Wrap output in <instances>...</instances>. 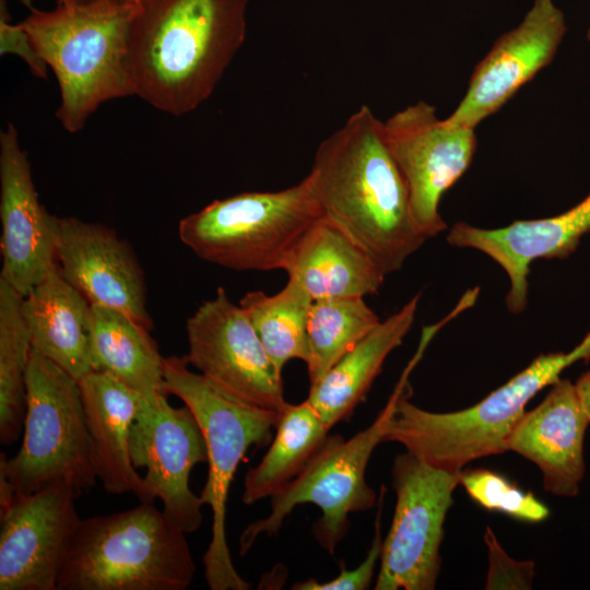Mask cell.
Listing matches in <instances>:
<instances>
[{
  "instance_id": "277c9868",
  "label": "cell",
  "mask_w": 590,
  "mask_h": 590,
  "mask_svg": "<svg viewBox=\"0 0 590 590\" xmlns=\"http://www.w3.org/2000/svg\"><path fill=\"white\" fill-rule=\"evenodd\" d=\"M186 534L152 503L81 519L57 590H185L196 574Z\"/></svg>"
},
{
  "instance_id": "e575fe53",
  "label": "cell",
  "mask_w": 590,
  "mask_h": 590,
  "mask_svg": "<svg viewBox=\"0 0 590 590\" xmlns=\"http://www.w3.org/2000/svg\"><path fill=\"white\" fill-rule=\"evenodd\" d=\"M587 39L590 42V26H589V30H588V33H587Z\"/></svg>"
},
{
  "instance_id": "f546056e",
  "label": "cell",
  "mask_w": 590,
  "mask_h": 590,
  "mask_svg": "<svg viewBox=\"0 0 590 590\" xmlns=\"http://www.w3.org/2000/svg\"><path fill=\"white\" fill-rule=\"evenodd\" d=\"M386 488L382 486L380 491V497L378 499V511L375 520V534L371 541L370 548L365 559L354 569H347L342 567L340 574L324 582H320L315 578H308L304 581L296 582L292 586L294 590H365L368 589L378 559H380L381 552V531L380 520L382 511V503Z\"/></svg>"
},
{
  "instance_id": "d6986e66",
  "label": "cell",
  "mask_w": 590,
  "mask_h": 590,
  "mask_svg": "<svg viewBox=\"0 0 590 590\" xmlns=\"http://www.w3.org/2000/svg\"><path fill=\"white\" fill-rule=\"evenodd\" d=\"M589 424L575 384L559 379L543 401L517 422L506 450L540 469L546 492L574 497L585 476L583 441Z\"/></svg>"
},
{
  "instance_id": "d4e9b609",
  "label": "cell",
  "mask_w": 590,
  "mask_h": 590,
  "mask_svg": "<svg viewBox=\"0 0 590 590\" xmlns=\"http://www.w3.org/2000/svg\"><path fill=\"white\" fill-rule=\"evenodd\" d=\"M274 427L267 453L246 473L241 496L246 505L271 498L296 477L329 433L307 399L298 404L287 402Z\"/></svg>"
},
{
  "instance_id": "cb8c5ba5",
  "label": "cell",
  "mask_w": 590,
  "mask_h": 590,
  "mask_svg": "<svg viewBox=\"0 0 590 590\" xmlns=\"http://www.w3.org/2000/svg\"><path fill=\"white\" fill-rule=\"evenodd\" d=\"M91 312L93 370L110 375L144 399L167 394L164 357L150 331L130 316L109 307L92 305Z\"/></svg>"
},
{
  "instance_id": "1f68e13d",
  "label": "cell",
  "mask_w": 590,
  "mask_h": 590,
  "mask_svg": "<svg viewBox=\"0 0 590 590\" xmlns=\"http://www.w3.org/2000/svg\"><path fill=\"white\" fill-rule=\"evenodd\" d=\"M485 541L488 546L491 559L486 588H503L506 570L507 576L515 575L524 588H530L531 580L533 579V563L516 562L510 558L500 547L489 528L486 529ZM509 578L511 583L514 580L511 577ZM512 585L511 587H514Z\"/></svg>"
},
{
  "instance_id": "836d02e7",
  "label": "cell",
  "mask_w": 590,
  "mask_h": 590,
  "mask_svg": "<svg viewBox=\"0 0 590 590\" xmlns=\"http://www.w3.org/2000/svg\"><path fill=\"white\" fill-rule=\"evenodd\" d=\"M139 0H58L57 3L59 4H69V5H83V4H92V3H108V4H116V5H125V4H134Z\"/></svg>"
},
{
  "instance_id": "7c38bea8",
  "label": "cell",
  "mask_w": 590,
  "mask_h": 590,
  "mask_svg": "<svg viewBox=\"0 0 590 590\" xmlns=\"http://www.w3.org/2000/svg\"><path fill=\"white\" fill-rule=\"evenodd\" d=\"M384 134L404 178L416 228L427 239L438 235L447 227L440 199L472 163L474 129L448 126L433 105L420 101L388 118Z\"/></svg>"
},
{
  "instance_id": "e0dca14e",
  "label": "cell",
  "mask_w": 590,
  "mask_h": 590,
  "mask_svg": "<svg viewBox=\"0 0 590 590\" xmlns=\"http://www.w3.org/2000/svg\"><path fill=\"white\" fill-rule=\"evenodd\" d=\"M54 215L40 203L14 126L0 134V279L23 297L56 260Z\"/></svg>"
},
{
  "instance_id": "8992f818",
  "label": "cell",
  "mask_w": 590,
  "mask_h": 590,
  "mask_svg": "<svg viewBox=\"0 0 590 590\" xmlns=\"http://www.w3.org/2000/svg\"><path fill=\"white\" fill-rule=\"evenodd\" d=\"M164 379L167 394L191 410L205 440L208 477L200 498L212 510L211 541L202 558L206 585L211 590H248L251 585L235 569L227 545V497L248 449L272 440L280 413L224 394L190 370L186 357H164Z\"/></svg>"
},
{
  "instance_id": "3957f363",
  "label": "cell",
  "mask_w": 590,
  "mask_h": 590,
  "mask_svg": "<svg viewBox=\"0 0 590 590\" xmlns=\"http://www.w3.org/2000/svg\"><path fill=\"white\" fill-rule=\"evenodd\" d=\"M138 2L31 8L21 22L52 70L61 103L56 116L69 132L81 130L107 101L130 96L129 36Z\"/></svg>"
},
{
  "instance_id": "5b68a950",
  "label": "cell",
  "mask_w": 590,
  "mask_h": 590,
  "mask_svg": "<svg viewBox=\"0 0 590 590\" xmlns=\"http://www.w3.org/2000/svg\"><path fill=\"white\" fill-rule=\"evenodd\" d=\"M590 359V337L569 352L538 356L528 367L476 404L455 412H430L399 397L384 442L396 441L435 468L460 472L476 459L499 455L529 401L578 361Z\"/></svg>"
},
{
  "instance_id": "30bf717a",
  "label": "cell",
  "mask_w": 590,
  "mask_h": 590,
  "mask_svg": "<svg viewBox=\"0 0 590 590\" xmlns=\"http://www.w3.org/2000/svg\"><path fill=\"white\" fill-rule=\"evenodd\" d=\"M460 472L435 468L406 451L396 457L393 519L381 544L376 590H433L440 571V545Z\"/></svg>"
},
{
  "instance_id": "603a6c76",
  "label": "cell",
  "mask_w": 590,
  "mask_h": 590,
  "mask_svg": "<svg viewBox=\"0 0 590 590\" xmlns=\"http://www.w3.org/2000/svg\"><path fill=\"white\" fill-rule=\"evenodd\" d=\"M420 297V294L415 295L400 310L380 321L320 380L310 385L307 400L317 411L327 430L347 418L365 400L386 358L401 345L410 331Z\"/></svg>"
},
{
  "instance_id": "ba28073f",
  "label": "cell",
  "mask_w": 590,
  "mask_h": 590,
  "mask_svg": "<svg viewBox=\"0 0 590 590\" xmlns=\"http://www.w3.org/2000/svg\"><path fill=\"white\" fill-rule=\"evenodd\" d=\"M422 351L418 349L385 408L368 427L349 439L328 435L303 471L271 497L269 516L243 531L240 555L246 554L260 535L278 533L293 509L307 503L321 510V517L311 527L314 538L328 553H334L349 531L350 514L368 510L376 504V493L366 482V468L375 448L384 442L397 401L408 388L409 375Z\"/></svg>"
},
{
  "instance_id": "4316f807",
  "label": "cell",
  "mask_w": 590,
  "mask_h": 590,
  "mask_svg": "<svg viewBox=\"0 0 590 590\" xmlns=\"http://www.w3.org/2000/svg\"><path fill=\"white\" fill-rule=\"evenodd\" d=\"M23 296L0 279V441L19 439L26 411V370L32 342Z\"/></svg>"
},
{
  "instance_id": "6da1fadb",
  "label": "cell",
  "mask_w": 590,
  "mask_h": 590,
  "mask_svg": "<svg viewBox=\"0 0 590 590\" xmlns=\"http://www.w3.org/2000/svg\"><path fill=\"white\" fill-rule=\"evenodd\" d=\"M305 179L321 217L359 246L386 275L400 270L427 240L413 221L384 121L368 106L319 144Z\"/></svg>"
},
{
  "instance_id": "484cf974",
  "label": "cell",
  "mask_w": 590,
  "mask_h": 590,
  "mask_svg": "<svg viewBox=\"0 0 590 590\" xmlns=\"http://www.w3.org/2000/svg\"><path fill=\"white\" fill-rule=\"evenodd\" d=\"M312 298L287 280L275 294L246 293L239 300L268 356L282 373L291 359L308 358V317Z\"/></svg>"
},
{
  "instance_id": "d6a6232c",
  "label": "cell",
  "mask_w": 590,
  "mask_h": 590,
  "mask_svg": "<svg viewBox=\"0 0 590 590\" xmlns=\"http://www.w3.org/2000/svg\"><path fill=\"white\" fill-rule=\"evenodd\" d=\"M581 402L590 417V370L582 374L575 384Z\"/></svg>"
},
{
  "instance_id": "5bb4252c",
  "label": "cell",
  "mask_w": 590,
  "mask_h": 590,
  "mask_svg": "<svg viewBox=\"0 0 590 590\" xmlns=\"http://www.w3.org/2000/svg\"><path fill=\"white\" fill-rule=\"evenodd\" d=\"M130 457L164 514L185 533L202 523L203 503L190 488L194 465L206 462V446L200 425L185 404L174 408L167 394L142 399L130 432Z\"/></svg>"
},
{
  "instance_id": "44dd1931",
  "label": "cell",
  "mask_w": 590,
  "mask_h": 590,
  "mask_svg": "<svg viewBox=\"0 0 590 590\" xmlns=\"http://www.w3.org/2000/svg\"><path fill=\"white\" fill-rule=\"evenodd\" d=\"M91 304L56 262L23 297L32 349L80 381L93 371Z\"/></svg>"
},
{
  "instance_id": "ac0fdd59",
  "label": "cell",
  "mask_w": 590,
  "mask_h": 590,
  "mask_svg": "<svg viewBox=\"0 0 590 590\" xmlns=\"http://www.w3.org/2000/svg\"><path fill=\"white\" fill-rule=\"evenodd\" d=\"M589 232L590 192L555 216L519 220L498 228L456 223L447 241L455 247L479 250L499 264L510 283L506 307L511 314H520L528 305L531 263L538 259H566Z\"/></svg>"
},
{
  "instance_id": "9c48e42d",
  "label": "cell",
  "mask_w": 590,
  "mask_h": 590,
  "mask_svg": "<svg viewBox=\"0 0 590 590\" xmlns=\"http://www.w3.org/2000/svg\"><path fill=\"white\" fill-rule=\"evenodd\" d=\"M0 475L20 493L61 483L78 497L97 480L80 384L33 349L26 370L23 441L14 457L1 453Z\"/></svg>"
},
{
  "instance_id": "9a60e30c",
  "label": "cell",
  "mask_w": 590,
  "mask_h": 590,
  "mask_svg": "<svg viewBox=\"0 0 590 590\" xmlns=\"http://www.w3.org/2000/svg\"><path fill=\"white\" fill-rule=\"evenodd\" d=\"M566 31L564 13L553 0H533L520 24L499 36L476 64L463 98L445 122L475 129L553 60Z\"/></svg>"
},
{
  "instance_id": "4fadbf2b",
  "label": "cell",
  "mask_w": 590,
  "mask_h": 590,
  "mask_svg": "<svg viewBox=\"0 0 590 590\" xmlns=\"http://www.w3.org/2000/svg\"><path fill=\"white\" fill-rule=\"evenodd\" d=\"M67 484L25 494L0 484V590H57L81 518Z\"/></svg>"
},
{
  "instance_id": "7402d4cb",
  "label": "cell",
  "mask_w": 590,
  "mask_h": 590,
  "mask_svg": "<svg viewBox=\"0 0 590 590\" xmlns=\"http://www.w3.org/2000/svg\"><path fill=\"white\" fill-rule=\"evenodd\" d=\"M287 280L312 300L366 297L378 293L386 274L337 226L318 219L293 249L284 268Z\"/></svg>"
},
{
  "instance_id": "2e32d148",
  "label": "cell",
  "mask_w": 590,
  "mask_h": 590,
  "mask_svg": "<svg viewBox=\"0 0 590 590\" xmlns=\"http://www.w3.org/2000/svg\"><path fill=\"white\" fill-rule=\"evenodd\" d=\"M56 260L64 278L90 302L119 310L149 331L146 284L131 246L103 224L54 217Z\"/></svg>"
},
{
  "instance_id": "8fae6325",
  "label": "cell",
  "mask_w": 590,
  "mask_h": 590,
  "mask_svg": "<svg viewBox=\"0 0 590 590\" xmlns=\"http://www.w3.org/2000/svg\"><path fill=\"white\" fill-rule=\"evenodd\" d=\"M185 356L213 387L238 401L281 413L287 404L282 373L248 316L223 287L187 319Z\"/></svg>"
},
{
  "instance_id": "ffe728a7",
  "label": "cell",
  "mask_w": 590,
  "mask_h": 590,
  "mask_svg": "<svg viewBox=\"0 0 590 590\" xmlns=\"http://www.w3.org/2000/svg\"><path fill=\"white\" fill-rule=\"evenodd\" d=\"M97 480L109 494L131 493L141 503L155 500L133 467L130 432L142 397L110 375L93 370L79 381Z\"/></svg>"
},
{
  "instance_id": "4dcf8cb0",
  "label": "cell",
  "mask_w": 590,
  "mask_h": 590,
  "mask_svg": "<svg viewBox=\"0 0 590 590\" xmlns=\"http://www.w3.org/2000/svg\"><path fill=\"white\" fill-rule=\"evenodd\" d=\"M0 7V55L14 54L26 62L34 75L46 78L48 66L35 49L28 33L21 22L10 23L3 0Z\"/></svg>"
},
{
  "instance_id": "83f0119b",
  "label": "cell",
  "mask_w": 590,
  "mask_h": 590,
  "mask_svg": "<svg viewBox=\"0 0 590 590\" xmlns=\"http://www.w3.org/2000/svg\"><path fill=\"white\" fill-rule=\"evenodd\" d=\"M380 323L364 297L312 300L308 317V358L310 385L326 373L365 335Z\"/></svg>"
},
{
  "instance_id": "7a4b0ae2",
  "label": "cell",
  "mask_w": 590,
  "mask_h": 590,
  "mask_svg": "<svg viewBox=\"0 0 590 590\" xmlns=\"http://www.w3.org/2000/svg\"><path fill=\"white\" fill-rule=\"evenodd\" d=\"M248 0H139L128 70L158 110L190 113L214 92L246 37Z\"/></svg>"
},
{
  "instance_id": "f1b7e54d",
  "label": "cell",
  "mask_w": 590,
  "mask_h": 590,
  "mask_svg": "<svg viewBox=\"0 0 590 590\" xmlns=\"http://www.w3.org/2000/svg\"><path fill=\"white\" fill-rule=\"evenodd\" d=\"M459 484L482 507L520 521L536 523L550 515L548 508L532 493L521 489L494 471L483 468L462 469Z\"/></svg>"
},
{
  "instance_id": "52a82bcc",
  "label": "cell",
  "mask_w": 590,
  "mask_h": 590,
  "mask_svg": "<svg viewBox=\"0 0 590 590\" xmlns=\"http://www.w3.org/2000/svg\"><path fill=\"white\" fill-rule=\"evenodd\" d=\"M305 177L278 191L215 200L187 215L178 235L199 258L237 271L284 270L306 231L320 219Z\"/></svg>"
}]
</instances>
